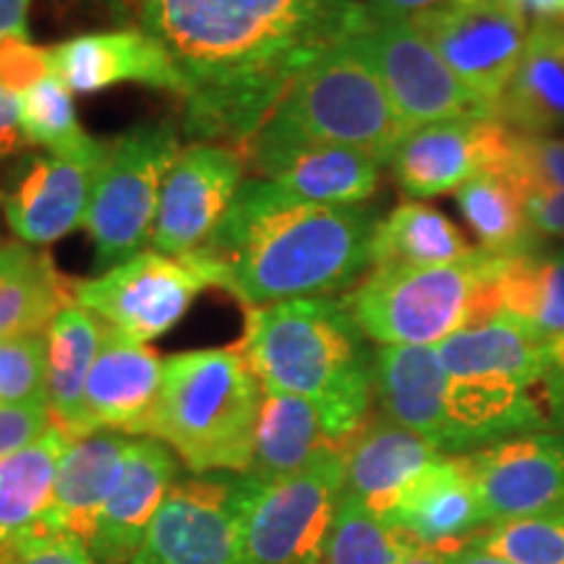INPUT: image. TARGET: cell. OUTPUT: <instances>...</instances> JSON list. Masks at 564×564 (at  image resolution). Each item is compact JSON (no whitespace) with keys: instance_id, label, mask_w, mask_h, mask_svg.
<instances>
[{"instance_id":"d590c367","label":"cell","mask_w":564,"mask_h":564,"mask_svg":"<svg viewBox=\"0 0 564 564\" xmlns=\"http://www.w3.org/2000/svg\"><path fill=\"white\" fill-rule=\"evenodd\" d=\"M468 544L512 564H564V505L486 525Z\"/></svg>"},{"instance_id":"7dc6e473","label":"cell","mask_w":564,"mask_h":564,"mask_svg":"<svg viewBox=\"0 0 564 564\" xmlns=\"http://www.w3.org/2000/svg\"><path fill=\"white\" fill-rule=\"evenodd\" d=\"M377 6H382V9L392 11V13H400V17H419V13H426L436 9V6L447 3V0H373Z\"/></svg>"},{"instance_id":"f6af8a7d","label":"cell","mask_w":564,"mask_h":564,"mask_svg":"<svg viewBox=\"0 0 564 564\" xmlns=\"http://www.w3.org/2000/svg\"><path fill=\"white\" fill-rule=\"evenodd\" d=\"M30 6L32 0H0V42L30 40Z\"/></svg>"},{"instance_id":"ffe728a7","label":"cell","mask_w":564,"mask_h":564,"mask_svg":"<svg viewBox=\"0 0 564 564\" xmlns=\"http://www.w3.org/2000/svg\"><path fill=\"white\" fill-rule=\"evenodd\" d=\"M178 460L165 442L154 436L131 440L129 457L110 502L105 505L91 556L105 564H131L144 544L154 514L173 489Z\"/></svg>"},{"instance_id":"74e56055","label":"cell","mask_w":564,"mask_h":564,"mask_svg":"<svg viewBox=\"0 0 564 564\" xmlns=\"http://www.w3.org/2000/svg\"><path fill=\"white\" fill-rule=\"evenodd\" d=\"M520 196L562 192L564 188V139L549 133H512L510 158L502 173Z\"/></svg>"},{"instance_id":"f1b7e54d","label":"cell","mask_w":564,"mask_h":564,"mask_svg":"<svg viewBox=\"0 0 564 564\" xmlns=\"http://www.w3.org/2000/svg\"><path fill=\"white\" fill-rule=\"evenodd\" d=\"M47 398L55 426L70 442L89 434L84 392L102 343V324L76 301L66 303L47 327Z\"/></svg>"},{"instance_id":"bcb514c9","label":"cell","mask_w":564,"mask_h":564,"mask_svg":"<svg viewBox=\"0 0 564 564\" xmlns=\"http://www.w3.org/2000/svg\"><path fill=\"white\" fill-rule=\"evenodd\" d=\"M528 21H564V0H507Z\"/></svg>"},{"instance_id":"d4e9b609","label":"cell","mask_w":564,"mask_h":564,"mask_svg":"<svg viewBox=\"0 0 564 564\" xmlns=\"http://www.w3.org/2000/svg\"><path fill=\"white\" fill-rule=\"evenodd\" d=\"M131 440L116 432H95L68 444L55 476L53 514L63 535L91 546L105 505L121 481Z\"/></svg>"},{"instance_id":"ee69618b","label":"cell","mask_w":564,"mask_h":564,"mask_svg":"<svg viewBox=\"0 0 564 564\" xmlns=\"http://www.w3.org/2000/svg\"><path fill=\"white\" fill-rule=\"evenodd\" d=\"M30 144L21 131L19 121V97L0 87V160L11 158Z\"/></svg>"},{"instance_id":"681fc988","label":"cell","mask_w":564,"mask_h":564,"mask_svg":"<svg viewBox=\"0 0 564 564\" xmlns=\"http://www.w3.org/2000/svg\"><path fill=\"white\" fill-rule=\"evenodd\" d=\"M455 564H512L502 560V556H494V554H486L481 549L465 544L463 549H457L455 552Z\"/></svg>"},{"instance_id":"8992f818","label":"cell","mask_w":564,"mask_h":564,"mask_svg":"<svg viewBox=\"0 0 564 564\" xmlns=\"http://www.w3.org/2000/svg\"><path fill=\"white\" fill-rule=\"evenodd\" d=\"M262 126L324 144L350 147L379 162H390L411 133L384 84L345 40L295 74Z\"/></svg>"},{"instance_id":"ab89813d","label":"cell","mask_w":564,"mask_h":564,"mask_svg":"<svg viewBox=\"0 0 564 564\" xmlns=\"http://www.w3.org/2000/svg\"><path fill=\"white\" fill-rule=\"evenodd\" d=\"M53 426L45 405H0V457L19 453Z\"/></svg>"},{"instance_id":"836d02e7","label":"cell","mask_w":564,"mask_h":564,"mask_svg":"<svg viewBox=\"0 0 564 564\" xmlns=\"http://www.w3.org/2000/svg\"><path fill=\"white\" fill-rule=\"evenodd\" d=\"M419 549L400 528L366 510L343 489L322 564H400Z\"/></svg>"},{"instance_id":"2e32d148","label":"cell","mask_w":564,"mask_h":564,"mask_svg":"<svg viewBox=\"0 0 564 564\" xmlns=\"http://www.w3.org/2000/svg\"><path fill=\"white\" fill-rule=\"evenodd\" d=\"M243 154L262 178L301 199L329 207H356L371 199L382 175V162L371 154L270 131L264 126L246 141Z\"/></svg>"},{"instance_id":"44dd1931","label":"cell","mask_w":564,"mask_h":564,"mask_svg":"<svg viewBox=\"0 0 564 564\" xmlns=\"http://www.w3.org/2000/svg\"><path fill=\"white\" fill-rule=\"evenodd\" d=\"M444 453L390 419L364 421L345 444V494L390 520L403 494Z\"/></svg>"},{"instance_id":"7bdbcfd3","label":"cell","mask_w":564,"mask_h":564,"mask_svg":"<svg viewBox=\"0 0 564 564\" xmlns=\"http://www.w3.org/2000/svg\"><path fill=\"white\" fill-rule=\"evenodd\" d=\"M525 212L541 238H564V188L523 196Z\"/></svg>"},{"instance_id":"484cf974","label":"cell","mask_w":564,"mask_h":564,"mask_svg":"<svg viewBox=\"0 0 564 564\" xmlns=\"http://www.w3.org/2000/svg\"><path fill=\"white\" fill-rule=\"evenodd\" d=\"M549 340L512 316L499 314L481 327L460 329L436 345V356L453 379H510L541 390Z\"/></svg>"},{"instance_id":"8d00e7d4","label":"cell","mask_w":564,"mask_h":564,"mask_svg":"<svg viewBox=\"0 0 564 564\" xmlns=\"http://www.w3.org/2000/svg\"><path fill=\"white\" fill-rule=\"evenodd\" d=\"M0 405L51 408L45 333L0 340Z\"/></svg>"},{"instance_id":"e575fe53","label":"cell","mask_w":564,"mask_h":564,"mask_svg":"<svg viewBox=\"0 0 564 564\" xmlns=\"http://www.w3.org/2000/svg\"><path fill=\"white\" fill-rule=\"evenodd\" d=\"M19 121L30 144L47 147L61 158H76L100 147V141L82 129L70 89L53 74L19 95Z\"/></svg>"},{"instance_id":"60d3db41","label":"cell","mask_w":564,"mask_h":564,"mask_svg":"<svg viewBox=\"0 0 564 564\" xmlns=\"http://www.w3.org/2000/svg\"><path fill=\"white\" fill-rule=\"evenodd\" d=\"M0 564H95V556L82 541L58 533L13 549L0 556Z\"/></svg>"},{"instance_id":"7c38bea8","label":"cell","mask_w":564,"mask_h":564,"mask_svg":"<svg viewBox=\"0 0 564 564\" xmlns=\"http://www.w3.org/2000/svg\"><path fill=\"white\" fill-rule=\"evenodd\" d=\"M207 285L209 280L188 257L141 251L100 278L76 282L74 299L108 327L150 343L173 329Z\"/></svg>"},{"instance_id":"83f0119b","label":"cell","mask_w":564,"mask_h":564,"mask_svg":"<svg viewBox=\"0 0 564 564\" xmlns=\"http://www.w3.org/2000/svg\"><path fill=\"white\" fill-rule=\"evenodd\" d=\"M329 449H345V444L333 440L314 403L299 394L274 392L264 387L257 436H253V457L246 474L262 484L280 481L299 474Z\"/></svg>"},{"instance_id":"e0dca14e","label":"cell","mask_w":564,"mask_h":564,"mask_svg":"<svg viewBox=\"0 0 564 564\" xmlns=\"http://www.w3.org/2000/svg\"><path fill=\"white\" fill-rule=\"evenodd\" d=\"M165 361L147 343L102 324V343L89 369L84 411L89 434L152 436Z\"/></svg>"},{"instance_id":"c3c4849f","label":"cell","mask_w":564,"mask_h":564,"mask_svg":"<svg viewBox=\"0 0 564 564\" xmlns=\"http://www.w3.org/2000/svg\"><path fill=\"white\" fill-rule=\"evenodd\" d=\"M463 549V546H457ZM453 546H421L419 552H413L405 562L400 564H455V552Z\"/></svg>"},{"instance_id":"7a4b0ae2","label":"cell","mask_w":564,"mask_h":564,"mask_svg":"<svg viewBox=\"0 0 564 564\" xmlns=\"http://www.w3.org/2000/svg\"><path fill=\"white\" fill-rule=\"evenodd\" d=\"M377 215L364 204L329 207L267 178L243 181L207 246L188 253L209 285L249 308L314 299L352 285L371 264Z\"/></svg>"},{"instance_id":"b9f144b4","label":"cell","mask_w":564,"mask_h":564,"mask_svg":"<svg viewBox=\"0 0 564 564\" xmlns=\"http://www.w3.org/2000/svg\"><path fill=\"white\" fill-rule=\"evenodd\" d=\"M549 361L541 382V403L546 408L549 423L564 429V333L549 337Z\"/></svg>"},{"instance_id":"f35d334b","label":"cell","mask_w":564,"mask_h":564,"mask_svg":"<svg viewBox=\"0 0 564 564\" xmlns=\"http://www.w3.org/2000/svg\"><path fill=\"white\" fill-rule=\"evenodd\" d=\"M51 74L47 47H34L30 40L0 42V87L13 97L24 95Z\"/></svg>"},{"instance_id":"1f68e13d","label":"cell","mask_w":564,"mask_h":564,"mask_svg":"<svg viewBox=\"0 0 564 564\" xmlns=\"http://www.w3.org/2000/svg\"><path fill=\"white\" fill-rule=\"evenodd\" d=\"M502 314L523 322L541 337L564 333V249L507 257L499 272Z\"/></svg>"},{"instance_id":"ac0fdd59","label":"cell","mask_w":564,"mask_h":564,"mask_svg":"<svg viewBox=\"0 0 564 564\" xmlns=\"http://www.w3.org/2000/svg\"><path fill=\"white\" fill-rule=\"evenodd\" d=\"M105 152L108 141L76 158L42 154L30 160L6 196V217L21 241L55 243L84 225Z\"/></svg>"},{"instance_id":"5b68a950","label":"cell","mask_w":564,"mask_h":564,"mask_svg":"<svg viewBox=\"0 0 564 564\" xmlns=\"http://www.w3.org/2000/svg\"><path fill=\"white\" fill-rule=\"evenodd\" d=\"M507 257L476 249L453 264L373 267L345 295L361 333L379 345H436L502 314L499 272Z\"/></svg>"},{"instance_id":"9a60e30c","label":"cell","mask_w":564,"mask_h":564,"mask_svg":"<svg viewBox=\"0 0 564 564\" xmlns=\"http://www.w3.org/2000/svg\"><path fill=\"white\" fill-rule=\"evenodd\" d=\"M460 457L486 525L564 505V429L512 436Z\"/></svg>"},{"instance_id":"603a6c76","label":"cell","mask_w":564,"mask_h":564,"mask_svg":"<svg viewBox=\"0 0 564 564\" xmlns=\"http://www.w3.org/2000/svg\"><path fill=\"white\" fill-rule=\"evenodd\" d=\"M387 523L419 546H465L486 528L476 486L460 455H444L408 486Z\"/></svg>"},{"instance_id":"6da1fadb","label":"cell","mask_w":564,"mask_h":564,"mask_svg":"<svg viewBox=\"0 0 564 564\" xmlns=\"http://www.w3.org/2000/svg\"><path fill=\"white\" fill-rule=\"evenodd\" d=\"M158 42L183 79L192 137L246 144L288 84L348 37L358 0H105Z\"/></svg>"},{"instance_id":"d6986e66","label":"cell","mask_w":564,"mask_h":564,"mask_svg":"<svg viewBox=\"0 0 564 564\" xmlns=\"http://www.w3.org/2000/svg\"><path fill=\"white\" fill-rule=\"evenodd\" d=\"M47 63L55 79L79 95L123 82L183 95L178 68L150 34L139 30L79 34L47 47Z\"/></svg>"},{"instance_id":"9c48e42d","label":"cell","mask_w":564,"mask_h":564,"mask_svg":"<svg viewBox=\"0 0 564 564\" xmlns=\"http://www.w3.org/2000/svg\"><path fill=\"white\" fill-rule=\"evenodd\" d=\"M257 484L249 474L175 481L131 564H249L246 512Z\"/></svg>"},{"instance_id":"30bf717a","label":"cell","mask_w":564,"mask_h":564,"mask_svg":"<svg viewBox=\"0 0 564 564\" xmlns=\"http://www.w3.org/2000/svg\"><path fill=\"white\" fill-rule=\"evenodd\" d=\"M343 489L345 449L280 481H259L246 512L249 564H322Z\"/></svg>"},{"instance_id":"f546056e","label":"cell","mask_w":564,"mask_h":564,"mask_svg":"<svg viewBox=\"0 0 564 564\" xmlns=\"http://www.w3.org/2000/svg\"><path fill=\"white\" fill-rule=\"evenodd\" d=\"M76 282L55 270L51 257L32 246L0 249V340L47 333L51 322L74 299Z\"/></svg>"},{"instance_id":"d6a6232c","label":"cell","mask_w":564,"mask_h":564,"mask_svg":"<svg viewBox=\"0 0 564 564\" xmlns=\"http://www.w3.org/2000/svg\"><path fill=\"white\" fill-rule=\"evenodd\" d=\"M457 207L478 238V249L514 257L541 249L544 238L528 217L523 196L499 173H478L457 188Z\"/></svg>"},{"instance_id":"8fae6325","label":"cell","mask_w":564,"mask_h":564,"mask_svg":"<svg viewBox=\"0 0 564 564\" xmlns=\"http://www.w3.org/2000/svg\"><path fill=\"white\" fill-rule=\"evenodd\" d=\"M463 87L497 116L531 26L507 0H447L411 19Z\"/></svg>"},{"instance_id":"5bb4252c","label":"cell","mask_w":564,"mask_h":564,"mask_svg":"<svg viewBox=\"0 0 564 564\" xmlns=\"http://www.w3.org/2000/svg\"><path fill=\"white\" fill-rule=\"evenodd\" d=\"M512 126L497 116L455 118L423 126L405 137L390 160L408 199L457 192L478 173H502L512 147Z\"/></svg>"},{"instance_id":"7402d4cb","label":"cell","mask_w":564,"mask_h":564,"mask_svg":"<svg viewBox=\"0 0 564 564\" xmlns=\"http://www.w3.org/2000/svg\"><path fill=\"white\" fill-rule=\"evenodd\" d=\"M449 377L426 345H379L373 352V394L384 419L432 442L447 455Z\"/></svg>"},{"instance_id":"cb8c5ba5","label":"cell","mask_w":564,"mask_h":564,"mask_svg":"<svg viewBox=\"0 0 564 564\" xmlns=\"http://www.w3.org/2000/svg\"><path fill=\"white\" fill-rule=\"evenodd\" d=\"M70 440L61 426L0 457V556L30 541L58 535L53 514L55 476Z\"/></svg>"},{"instance_id":"277c9868","label":"cell","mask_w":564,"mask_h":564,"mask_svg":"<svg viewBox=\"0 0 564 564\" xmlns=\"http://www.w3.org/2000/svg\"><path fill=\"white\" fill-rule=\"evenodd\" d=\"M264 387L243 350L212 348L171 356L152 436L204 474H246L253 457Z\"/></svg>"},{"instance_id":"4fadbf2b","label":"cell","mask_w":564,"mask_h":564,"mask_svg":"<svg viewBox=\"0 0 564 564\" xmlns=\"http://www.w3.org/2000/svg\"><path fill=\"white\" fill-rule=\"evenodd\" d=\"M243 178V154L215 141L178 152L160 188L150 246L165 257H188L215 236Z\"/></svg>"},{"instance_id":"3957f363","label":"cell","mask_w":564,"mask_h":564,"mask_svg":"<svg viewBox=\"0 0 564 564\" xmlns=\"http://www.w3.org/2000/svg\"><path fill=\"white\" fill-rule=\"evenodd\" d=\"M241 350L267 390L314 403L333 440L348 444L364 426L373 356L345 299L314 295L249 308Z\"/></svg>"},{"instance_id":"4dcf8cb0","label":"cell","mask_w":564,"mask_h":564,"mask_svg":"<svg viewBox=\"0 0 564 564\" xmlns=\"http://www.w3.org/2000/svg\"><path fill=\"white\" fill-rule=\"evenodd\" d=\"M476 249L440 209L408 202L377 223L371 238V267L453 264Z\"/></svg>"},{"instance_id":"ba28073f","label":"cell","mask_w":564,"mask_h":564,"mask_svg":"<svg viewBox=\"0 0 564 564\" xmlns=\"http://www.w3.org/2000/svg\"><path fill=\"white\" fill-rule=\"evenodd\" d=\"M345 42L373 68L411 131L455 118L494 116L449 70L408 17L364 3Z\"/></svg>"},{"instance_id":"52a82bcc","label":"cell","mask_w":564,"mask_h":564,"mask_svg":"<svg viewBox=\"0 0 564 564\" xmlns=\"http://www.w3.org/2000/svg\"><path fill=\"white\" fill-rule=\"evenodd\" d=\"M178 152L173 123H144L108 141L84 217L97 270L129 262L150 243L162 181Z\"/></svg>"},{"instance_id":"4316f807","label":"cell","mask_w":564,"mask_h":564,"mask_svg":"<svg viewBox=\"0 0 564 564\" xmlns=\"http://www.w3.org/2000/svg\"><path fill=\"white\" fill-rule=\"evenodd\" d=\"M514 131L549 133L564 129V21H535L523 58L497 105Z\"/></svg>"}]
</instances>
